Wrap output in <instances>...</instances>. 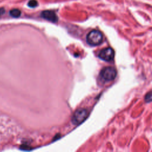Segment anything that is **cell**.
Masks as SVG:
<instances>
[{"label": "cell", "mask_w": 152, "mask_h": 152, "mask_svg": "<svg viewBox=\"0 0 152 152\" xmlns=\"http://www.w3.org/2000/svg\"><path fill=\"white\" fill-rule=\"evenodd\" d=\"M102 33L97 30H93L87 35L86 40L88 44L91 46H97L100 45L103 41Z\"/></svg>", "instance_id": "1"}, {"label": "cell", "mask_w": 152, "mask_h": 152, "mask_svg": "<svg viewBox=\"0 0 152 152\" xmlns=\"http://www.w3.org/2000/svg\"><path fill=\"white\" fill-rule=\"evenodd\" d=\"M117 74L116 70L112 66H106L103 68L100 72V76L101 78L105 81H110L113 80Z\"/></svg>", "instance_id": "2"}, {"label": "cell", "mask_w": 152, "mask_h": 152, "mask_svg": "<svg viewBox=\"0 0 152 152\" xmlns=\"http://www.w3.org/2000/svg\"><path fill=\"white\" fill-rule=\"evenodd\" d=\"M88 112L85 109H78L74 113L72 117V122L74 125H79L82 123L88 116Z\"/></svg>", "instance_id": "3"}, {"label": "cell", "mask_w": 152, "mask_h": 152, "mask_svg": "<svg viewBox=\"0 0 152 152\" xmlns=\"http://www.w3.org/2000/svg\"><path fill=\"white\" fill-rule=\"evenodd\" d=\"M115 55L114 50L111 48H106L100 50L99 53V57L104 61H110L113 59Z\"/></svg>", "instance_id": "4"}, {"label": "cell", "mask_w": 152, "mask_h": 152, "mask_svg": "<svg viewBox=\"0 0 152 152\" xmlns=\"http://www.w3.org/2000/svg\"><path fill=\"white\" fill-rule=\"evenodd\" d=\"M40 16L43 18L53 23L56 22L58 20V17L56 14L53 11L50 10H45L42 11L40 14Z\"/></svg>", "instance_id": "5"}, {"label": "cell", "mask_w": 152, "mask_h": 152, "mask_svg": "<svg viewBox=\"0 0 152 152\" xmlns=\"http://www.w3.org/2000/svg\"><path fill=\"white\" fill-rule=\"evenodd\" d=\"M10 14L11 16H12V17L14 18H17L19 17L21 15V11L20 10H19L18 9H12L11 10H10Z\"/></svg>", "instance_id": "6"}, {"label": "cell", "mask_w": 152, "mask_h": 152, "mask_svg": "<svg viewBox=\"0 0 152 152\" xmlns=\"http://www.w3.org/2000/svg\"><path fill=\"white\" fill-rule=\"evenodd\" d=\"M38 5L37 1L36 0H30L28 2V6L31 8H34Z\"/></svg>", "instance_id": "7"}, {"label": "cell", "mask_w": 152, "mask_h": 152, "mask_svg": "<svg viewBox=\"0 0 152 152\" xmlns=\"http://www.w3.org/2000/svg\"><path fill=\"white\" fill-rule=\"evenodd\" d=\"M145 100L146 102H149L151 101V92L150 91L149 93L148 94H147V96H145Z\"/></svg>", "instance_id": "8"}, {"label": "cell", "mask_w": 152, "mask_h": 152, "mask_svg": "<svg viewBox=\"0 0 152 152\" xmlns=\"http://www.w3.org/2000/svg\"><path fill=\"white\" fill-rule=\"evenodd\" d=\"M5 13V9L4 8H0V15H3Z\"/></svg>", "instance_id": "9"}]
</instances>
